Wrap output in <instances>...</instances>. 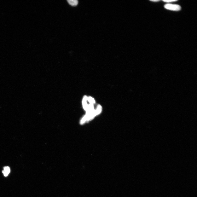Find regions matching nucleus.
Segmentation results:
<instances>
[{"mask_svg": "<svg viewBox=\"0 0 197 197\" xmlns=\"http://www.w3.org/2000/svg\"><path fill=\"white\" fill-rule=\"evenodd\" d=\"M102 111V107L98 104L96 108L86 112L85 114L81 118L80 123L81 125L85 124L93 120L97 116L99 115Z\"/></svg>", "mask_w": 197, "mask_h": 197, "instance_id": "obj_1", "label": "nucleus"}, {"mask_svg": "<svg viewBox=\"0 0 197 197\" xmlns=\"http://www.w3.org/2000/svg\"><path fill=\"white\" fill-rule=\"evenodd\" d=\"M164 7L166 9L174 11H179L181 9L180 6L177 4H167L164 6Z\"/></svg>", "mask_w": 197, "mask_h": 197, "instance_id": "obj_2", "label": "nucleus"}, {"mask_svg": "<svg viewBox=\"0 0 197 197\" xmlns=\"http://www.w3.org/2000/svg\"><path fill=\"white\" fill-rule=\"evenodd\" d=\"M88 97L86 95L83 96L82 101V104L83 108L85 111L88 105Z\"/></svg>", "mask_w": 197, "mask_h": 197, "instance_id": "obj_3", "label": "nucleus"}, {"mask_svg": "<svg viewBox=\"0 0 197 197\" xmlns=\"http://www.w3.org/2000/svg\"><path fill=\"white\" fill-rule=\"evenodd\" d=\"M10 172V168L8 166H5L4 167V170L2 171V172L5 177L8 176Z\"/></svg>", "mask_w": 197, "mask_h": 197, "instance_id": "obj_4", "label": "nucleus"}, {"mask_svg": "<svg viewBox=\"0 0 197 197\" xmlns=\"http://www.w3.org/2000/svg\"><path fill=\"white\" fill-rule=\"evenodd\" d=\"M69 4L73 6L77 5L78 3V1L77 0H67Z\"/></svg>", "mask_w": 197, "mask_h": 197, "instance_id": "obj_5", "label": "nucleus"}, {"mask_svg": "<svg viewBox=\"0 0 197 197\" xmlns=\"http://www.w3.org/2000/svg\"><path fill=\"white\" fill-rule=\"evenodd\" d=\"M88 101L89 103L95 104V101L94 98L91 96L88 97Z\"/></svg>", "mask_w": 197, "mask_h": 197, "instance_id": "obj_6", "label": "nucleus"}, {"mask_svg": "<svg viewBox=\"0 0 197 197\" xmlns=\"http://www.w3.org/2000/svg\"><path fill=\"white\" fill-rule=\"evenodd\" d=\"M163 2H172L177 1L176 0H169V1H163Z\"/></svg>", "mask_w": 197, "mask_h": 197, "instance_id": "obj_7", "label": "nucleus"}, {"mask_svg": "<svg viewBox=\"0 0 197 197\" xmlns=\"http://www.w3.org/2000/svg\"><path fill=\"white\" fill-rule=\"evenodd\" d=\"M152 1L153 2H158L160 1L159 0H153V1Z\"/></svg>", "mask_w": 197, "mask_h": 197, "instance_id": "obj_8", "label": "nucleus"}]
</instances>
